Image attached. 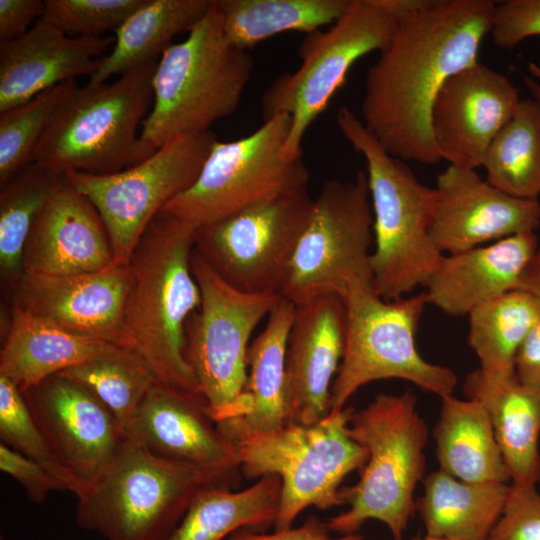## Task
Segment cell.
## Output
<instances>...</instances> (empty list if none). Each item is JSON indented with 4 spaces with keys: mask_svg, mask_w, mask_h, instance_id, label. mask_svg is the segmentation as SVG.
Wrapping results in <instances>:
<instances>
[{
    "mask_svg": "<svg viewBox=\"0 0 540 540\" xmlns=\"http://www.w3.org/2000/svg\"><path fill=\"white\" fill-rule=\"evenodd\" d=\"M492 0H409L365 77L362 123L391 156L434 165L441 161L431 130L440 89L478 62L490 33Z\"/></svg>",
    "mask_w": 540,
    "mask_h": 540,
    "instance_id": "cell-1",
    "label": "cell"
},
{
    "mask_svg": "<svg viewBox=\"0 0 540 540\" xmlns=\"http://www.w3.org/2000/svg\"><path fill=\"white\" fill-rule=\"evenodd\" d=\"M194 247L192 225L163 212L152 220L128 265L124 327L158 382L202 395L185 355V326L201 303Z\"/></svg>",
    "mask_w": 540,
    "mask_h": 540,
    "instance_id": "cell-2",
    "label": "cell"
},
{
    "mask_svg": "<svg viewBox=\"0 0 540 540\" xmlns=\"http://www.w3.org/2000/svg\"><path fill=\"white\" fill-rule=\"evenodd\" d=\"M337 125L362 155L373 213L370 265L374 291L384 300L411 295L424 286L444 254L431 237L435 188L423 184L405 161L391 156L349 108Z\"/></svg>",
    "mask_w": 540,
    "mask_h": 540,
    "instance_id": "cell-3",
    "label": "cell"
},
{
    "mask_svg": "<svg viewBox=\"0 0 540 540\" xmlns=\"http://www.w3.org/2000/svg\"><path fill=\"white\" fill-rule=\"evenodd\" d=\"M254 60L226 38L212 0L186 39L171 44L154 72L153 105L142 122L140 138L157 150L170 139L209 131L232 115L252 76Z\"/></svg>",
    "mask_w": 540,
    "mask_h": 540,
    "instance_id": "cell-4",
    "label": "cell"
},
{
    "mask_svg": "<svg viewBox=\"0 0 540 540\" xmlns=\"http://www.w3.org/2000/svg\"><path fill=\"white\" fill-rule=\"evenodd\" d=\"M349 433L367 452L360 478L340 489L348 509L328 519L330 531L354 534L368 520L384 523L402 540L415 509L414 492L423 481L428 428L411 391L378 394L353 412Z\"/></svg>",
    "mask_w": 540,
    "mask_h": 540,
    "instance_id": "cell-5",
    "label": "cell"
},
{
    "mask_svg": "<svg viewBox=\"0 0 540 540\" xmlns=\"http://www.w3.org/2000/svg\"><path fill=\"white\" fill-rule=\"evenodd\" d=\"M232 480L159 457L125 436L103 474L77 497L75 522L105 540H166L203 489Z\"/></svg>",
    "mask_w": 540,
    "mask_h": 540,
    "instance_id": "cell-6",
    "label": "cell"
},
{
    "mask_svg": "<svg viewBox=\"0 0 540 540\" xmlns=\"http://www.w3.org/2000/svg\"><path fill=\"white\" fill-rule=\"evenodd\" d=\"M156 61L112 83L77 86L40 140L34 162L57 174H112L139 164L155 150L140 138L153 97ZM141 130V129H140Z\"/></svg>",
    "mask_w": 540,
    "mask_h": 540,
    "instance_id": "cell-7",
    "label": "cell"
},
{
    "mask_svg": "<svg viewBox=\"0 0 540 540\" xmlns=\"http://www.w3.org/2000/svg\"><path fill=\"white\" fill-rule=\"evenodd\" d=\"M407 2L351 0L347 10L329 28L305 34L298 48L300 66L277 77L261 99L264 121L280 114L291 117L281 151L284 158H302V142L308 128L344 84L353 64L385 47Z\"/></svg>",
    "mask_w": 540,
    "mask_h": 540,
    "instance_id": "cell-8",
    "label": "cell"
},
{
    "mask_svg": "<svg viewBox=\"0 0 540 540\" xmlns=\"http://www.w3.org/2000/svg\"><path fill=\"white\" fill-rule=\"evenodd\" d=\"M353 412L345 407L330 411L314 424L288 422L239 442L243 477L256 481L276 475L281 481L275 530L291 528L308 507L327 510L344 505L341 483L367 460L365 448L349 433Z\"/></svg>",
    "mask_w": 540,
    "mask_h": 540,
    "instance_id": "cell-9",
    "label": "cell"
},
{
    "mask_svg": "<svg viewBox=\"0 0 540 540\" xmlns=\"http://www.w3.org/2000/svg\"><path fill=\"white\" fill-rule=\"evenodd\" d=\"M342 301L346 337L331 387L330 411L345 408L362 386L381 379L405 380L440 398L452 395L457 375L425 360L416 346L419 321L428 305L424 291L384 300L367 287L350 292Z\"/></svg>",
    "mask_w": 540,
    "mask_h": 540,
    "instance_id": "cell-10",
    "label": "cell"
},
{
    "mask_svg": "<svg viewBox=\"0 0 540 540\" xmlns=\"http://www.w3.org/2000/svg\"><path fill=\"white\" fill-rule=\"evenodd\" d=\"M373 213L365 171L353 180L329 179L293 252L281 297L294 304L321 295L341 299L373 287Z\"/></svg>",
    "mask_w": 540,
    "mask_h": 540,
    "instance_id": "cell-11",
    "label": "cell"
},
{
    "mask_svg": "<svg viewBox=\"0 0 540 540\" xmlns=\"http://www.w3.org/2000/svg\"><path fill=\"white\" fill-rule=\"evenodd\" d=\"M290 127L291 117L280 114L246 137L217 140L194 183L161 212L196 229L307 188L310 172L303 159L288 160L281 153Z\"/></svg>",
    "mask_w": 540,
    "mask_h": 540,
    "instance_id": "cell-12",
    "label": "cell"
},
{
    "mask_svg": "<svg viewBox=\"0 0 540 540\" xmlns=\"http://www.w3.org/2000/svg\"><path fill=\"white\" fill-rule=\"evenodd\" d=\"M216 141L210 130L183 134L125 170L105 175L64 174L100 214L116 265H129L149 224L172 198L194 183Z\"/></svg>",
    "mask_w": 540,
    "mask_h": 540,
    "instance_id": "cell-13",
    "label": "cell"
},
{
    "mask_svg": "<svg viewBox=\"0 0 540 540\" xmlns=\"http://www.w3.org/2000/svg\"><path fill=\"white\" fill-rule=\"evenodd\" d=\"M191 268L201 303L185 326V355L217 423L243 391L252 332L281 296L235 289L195 247Z\"/></svg>",
    "mask_w": 540,
    "mask_h": 540,
    "instance_id": "cell-14",
    "label": "cell"
},
{
    "mask_svg": "<svg viewBox=\"0 0 540 540\" xmlns=\"http://www.w3.org/2000/svg\"><path fill=\"white\" fill-rule=\"evenodd\" d=\"M313 204L307 188L260 202L196 228L195 249L235 289L280 295Z\"/></svg>",
    "mask_w": 540,
    "mask_h": 540,
    "instance_id": "cell-15",
    "label": "cell"
},
{
    "mask_svg": "<svg viewBox=\"0 0 540 540\" xmlns=\"http://www.w3.org/2000/svg\"><path fill=\"white\" fill-rule=\"evenodd\" d=\"M21 392L54 455L76 482L78 497L106 470L124 430L90 391L60 374Z\"/></svg>",
    "mask_w": 540,
    "mask_h": 540,
    "instance_id": "cell-16",
    "label": "cell"
},
{
    "mask_svg": "<svg viewBox=\"0 0 540 540\" xmlns=\"http://www.w3.org/2000/svg\"><path fill=\"white\" fill-rule=\"evenodd\" d=\"M521 99L509 78L479 61L451 76L431 111L441 160L463 168L482 167L489 146Z\"/></svg>",
    "mask_w": 540,
    "mask_h": 540,
    "instance_id": "cell-17",
    "label": "cell"
},
{
    "mask_svg": "<svg viewBox=\"0 0 540 540\" xmlns=\"http://www.w3.org/2000/svg\"><path fill=\"white\" fill-rule=\"evenodd\" d=\"M434 188L431 237L444 255L535 232L540 226V199L509 195L475 169L448 165Z\"/></svg>",
    "mask_w": 540,
    "mask_h": 540,
    "instance_id": "cell-18",
    "label": "cell"
},
{
    "mask_svg": "<svg viewBox=\"0 0 540 540\" xmlns=\"http://www.w3.org/2000/svg\"><path fill=\"white\" fill-rule=\"evenodd\" d=\"M129 266L71 274H26L17 280L16 304L72 333L132 349L124 327Z\"/></svg>",
    "mask_w": 540,
    "mask_h": 540,
    "instance_id": "cell-19",
    "label": "cell"
},
{
    "mask_svg": "<svg viewBox=\"0 0 540 540\" xmlns=\"http://www.w3.org/2000/svg\"><path fill=\"white\" fill-rule=\"evenodd\" d=\"M151 453L234 478L239 447L218 428L202 395L156 381L126 431Z\"/></svg>",
    "mask_w": 540,
    "mask_h": 540,
    "instance_id": "cell-20",
    "label": "cell"
},
{
    "mask_svg": "<svg viewBox=\"0 0 540 540\" xmlns=\"http://www.w3.org/2000/svg\"><path fill=\"white\" fill-rule=\"evenodd\" d=\"M346 308L337 295L295 304L286 354L288 420L310 425L330 412L345 346Z\"/></svg>",
    "mask_w": 540,
    "mask_h": 540,
    "instance_id": "cell-21",
    "label": "cell"
},
{
    "mask_svg": "<svg viewBox=\"0 0 540 540\" xmlns=\"http://www.w3.org/2000/svg\"><path fill=\"white\" fill-rule=\"evenodd\" d=\"M113 265L100 214L63 174L34 221L24 251L23 273L71 275Z\"/></svg>",
    "mask_w": 540,
    "mask_h": 540,
    "instance_id": "cell-22",
    "label": "cell"
},
{
    "mask_svg": "<svg viewBox=\"0 0 540 540\" xmlns=\"http://www.w3.org/2000/svg\"><path fill=\"white\" fill-rule=\"evenodd\" d=\"M114 42V36H68L42 20L0 42V113L76 77H90Z\"/></svg>",
    "mask_w": 540,
    "mask_h": 540,
    "instance_id": "cell-23",
    "label": "cell"
},
{
    "mask_svg": "<svg viewBox=\"0 0 540 540\" xmlns=\"http://www.w3.org/2000/svg\"><path fill=\"white\" fill-rule=\"evenodd\" d=\"M537 247L535 232L526 231L444 255L425 285L427 303L450 316H468L479 305L520 289Z\"/></svg>",
    "mask_w": 540,
    "mask_h": 540,
    "instance_id": "cell-24",
    "label": "cell"
},
{
    "mask_svg": "<svg viewBox=\"0 0 540 540\" xmlns=\"http://www.w3.org/2000/svg\"><path fill=\"white\" fill-rule=\"evenodd\" d=\"M295 304L281 297L247 350V378L237 401L217 422L237 446L245 438L275 431L289 422L286 354Z\"/></svg>",
    "mask_w": 540,
    "mask_h": 540,
    "instance_id": "cell-25",
    "label": "cell"
},
{
    "mask_svg": "<svg viewBox=\"0 0 540 540\" xmlns=\"http://www.w3.org/2000/svg\"><path fill=\"white\" fill-rule=\"evenodd\" d=\"M466 398L483 404L512 484L540 482V387L521 383L512 375H491L479 368L463 384Z\"/></svg>",
    "mask_w": 540,
    "mask_h": 540,
    "instance_id": "cell-26",
    "label": "cell"
},
{
    "mask_svg": "<svg viewBox=\"0 0 540 540\" xmlns=\"http://www.w3.org/2000/svg\"><path fill=\"white\" fill-rule=\"evenodd\" d=\"M116 347L121 346L72 333L15 305L1 349L0 376L24 391Z\"/></svg>",
    "mask_w": 540,
    "mask_h": 540,
    "instance_id": "cell-27",
    "label": "cell"
},
{
    "mask_svg": "<svg viewBox=\"0 0 540 540\" xmlns=\"http://www.w3.org/2000/svg\"><path fill=\"white\" fill-rule=\"evenodd\" d=\"M423 485L415 509L426 535L448 540H488L510 491L507 483L466 482L440 469L427 475Z\"/></svg>",
    "mask_w": 540,
    "mask_h": 540,
    "instance_id": "cell-28",
    "label": "cell"
},
{
    "mask_svg": "<svg viewBox=\"0 0 540 540\" xmlns=\"http://www.w3.org/2000/svg\"><path fill=\"white\" fill-rule=\"evenodd\" d=\"M441 399L433 431L439 469L466 482L507 483L511 480L483 404L452 395Z\"/></svg>",
    "mask_w": 540,
    "mask_h": 540,
    "instance_id": "cell-29",
    "label": "cell"
},
{
    "mask_svg": "<svg viewBox=\"0 0 540 540\" xmlns=\"http://www.w3.org/2000/svg\"><path fill=\"white\" fill-rule=\"evenodd\" d=\"M212 0H145L115 32L112 50L100 58L89 83L159 60L172 39L189 31L206 13Z\"/></svg>",
    "mask_w": 540,
    "mask_h": 540,
    "instance_id": "cell-30",
    "label": "cell"
},
{
    "mask_svg": "<svg viewBox=\"0 0 540 540\" xmlns=\"http://www.w3.org/2000/svg\"><path fill=\"white\" fill-rule=\"evenodd\" d=\"M280 494L281 481L276 475L263 476L239 491L207 487L166 540H226L243 528L265 529L274 525Z\"/></svg>",
    "mask_w": 540,
    "mask_h": 540,
    "instance_id": "cell-31",
    "label": "cell"
},
{
    "mask_svg": "<svg viewBox=\"0 0 540 540\" xmlns=\"http://www.w3.org/2000/svg\"><path fill=\"white\" fill-rule=\"evenodd\" d=\"M351 0H216L224 34L247 50L287 31L305 34L333 24Z\"/></svg>",
    "mask_w": 540,
    "mask_h": 540,
    "instance_id": "cell-32",
    "label": "cell"
},
{
    "mask_svg": "<svg viewBox=\"0 0 540 540\" xmlns=\"http://www.w3.org/2000/svg\"><path fill=\"white\" fill-rule=\"evenodd\" d=\"M467 341L484 373L514 374L517 351L540 319V301L517 289L497 296L468 314Z\"/></svg>",
    "mask_w": 540,
    "mask_h": 540,
    "instance_id": "cell-33",
    "label": "cell"
},
{
    "mask_svg": "<svg viewBox=\"0 0 540 540\" xmlns=\"http://www.w3.org/2000/svg\"><path fill=\"white\" fill-rule=\"evenodd\" d=\"M482 167L486 180L519 198L540 199V102L523 98L496 135Z\"/></svg>",
    "mask_w": 540,
    "mask_h": 540,
    "instance_id": "cell-34",
    "label": "cell"
},
{
    "mask_svg": "<svg viewBox=\"0 0 540 540\" xmlns=\"http://www.w3.org/2000/svg\"><path fill=\"white\" fill-rule=\"evenodd\" d=\"M85 387L116 418L125 434L144 397L157 381L132 349L116 347L58 373Z\"/></svg>",
    "mask_w": 540,
    "mask_h": 540,
    "instance_id": "cell-35",
    "label": "cell"
},
{
    "mask_svg": "<svg viewBox=\"0 0 540 540\" xmlns=\"http://www.w3.org/2000/svg\"><path fill=\"white\" fill-rule=\"evenodd\" d=\"M62 175L33 162L1 185L0 265L5 277L22 276L32 226Z\"/></svg>",
    "mask_w": 540,
    "mask_h": 540,
    "instance_id": "cell-36",
    "label": "cell"
},
{
    "mask_svg": "<svg viewBox=\"0 0 540 540\" xmlns=\"http://www.w3.org/2000/svg\"><path fill=\"white\" fill-rule=\"evenodd\" d=\"M77 86L75 80L59 84L0 113L1 185L34 162L40 140Z\"/></svg>",
    "mask_w": 540,
    "mask_h": 540,
    "instance_id": "cell-37",
    "label": "cell"
},
{
    "mask_svg": "<svg viewBox=\"0 0 540 540\" xmlns=\"http://www.w3.org/2000/svg\"><path fill=\"white\" fill-rule=\"evenodd\" d=\"M0 437L1 443L46 466L70 492L78 494L76 482L54 455L22 392L3 376H0Z\"/></svg>",
    "mask_w": 540,
    "mask_h": 540,
    "instance_id": "cell-38",
    "label": "cell"
},
{
    "mask_svg": "<svg viewBox=\"0 0 540 540\" xmlns=\"http://www.w3.org/2000/svg\"><path fill=\"white\" fill-rule=\"evenodd\" d=\"M145 0H44L39 20L68 36H101L116 30Z\"/></svg>",
    "mask_w": 540,
    "mask_h": 540,
    "instance_id": "cell-39",
    "label": "cell"
},
{
    "mask_svg": "<svg viewBox=\"0 0 540 540\" xmlns=\"http://www.w3.org/2000/svg\"><path fill=\"white\" fill-rule=\"evenodd\" d=\"M488 540H540V494L534 485H510L502 516Z\"/></svg>",
    "mask_w": 540,
    "mask_h": 540,
    "instance_id": "cell-40",
    "label": "cell"
},
{
    "mask_svg": "<svg viewBox=\"0 0 540 540\" xmlns=\"http://www.w3.org/2000/svg\"><path fill=\"white\" fill-rule=\"evenodd\" d=\"M489 34L494 45L508 50L527 38L540 36V0L496 3Z\"/></svg>",
    "mask_w": 540,
    "mask_h": 540,
    "instance_id": "cell-41",
    "label": "cell"
},
{
    "mask_svg": "<svg viewBox=\"0 0 540 540\" xmlns=\"http://www.w3.org/2000/svg\"><path fill=\"white\" fill-rule=\"evenodd\" d=\"M0 469L17 481L34 503H43L52 491H69L46 466L0 443Z\"/></svg>",
    "mask_w": 540,
    "mask_h": 540,
    "instance_id": "cell-42",
    "label": "cell"
},
{
    "mask_svg": "<svg viewBox=\"0 0 540 540\" xmlns=\"http://www.w3.org/2000/svg\"><path fill=\"white\" fill-rule=\"evenodd\" d=\"M45 4L41 0H0V42L14 40L42 17Z\"/></svg>",
    "mask_w": 540,
    "mask_h": 540,
    "instance_id": "cell-43",
    "label": "cell"
},
{
    "mask_svg": "<svg viewBox=\"0 0 540 540\" xmlns=\"http://www.w3.org/2000/svg\"><path fill=\"white\" fill-rule=\"evenodd\" d=\"M330 532L326 522L312 516L298 527L275 530L270 534L243 528L232 533L226 540H363L357 533L331 536Z\"/></svg>",
    "mask_w": 540,
    "mask_h": 540,
    "instance_id": "cell-44",
    "label": "cell"
},
{
    "mask_svg": "<svg viewBox=\"0 0 540 540\" xmlns=\"http://www.w3.org/2000/svg\"><path fill=\"white\" fill-rule=\"evenodd\" d=\"M514 374L521 383L540 387V319L517 351Z\"/></svg>",
    "mask_w": 540,
    "mask_h": 540,
    "instance_id": "cell-45",
    "label": "cell"
},
{
    "mask_svg": "<svg viewBox=\"0 0 540 540\" xmlns=\"http://www.w3.org/2000/svg\"><path fill=\"white\" fill-rule=\"evenodd\" d=\"M520 289L531 293L540 301V244L523 273Z\"/></svg>",
    "mask_w": 540,
    "mask_h": 540,
    "instance_id": "cell-46",
    "label": "cell"
},
{
    "mask_svg": "<svg viewBox=\"0 0 540 540\" xmlns=\"http://www.w3.org/2000/svg\"><path fill=\"white\" fill-rule=\"evenodd\" d=\"M523 85L530 93L531 97L540 102V82L529 74L521 73Z\"/></svg>",
    "mask_w": 540,
    "mask_h": 540,
    "instance_id": "cell-47",
    "label": "cell"
},
{
    "mask_svg": "<svg viewBox=\"0 0 540 540\" xmlns=\"http://www.w3.org/2000/svg\"><path fill=\"white\" fill-rule=\"evenodd\" d=\"M528 74L540 82V65L529 62L527 65Z\"/></svg>",
    "mask_w": 540,
    "mask_h": 540,
    "instance_id": "cell-48",
    "label": "cell"
},
{
    "mask_svg": "<svg viewBox=\"0 0 540 540\" xmlns=\"http://www.w3.org/2000/svg\"><path fill=\"white\" fill-rule=\"evenodd\" d=\"M411 540H448V539H441V538H434L430 536H415Z\"/></svg>",
    "mask_w": 540,
    "mask_h": 540,
    "instance_id": "cell-49",
    "label": "cell"
}]
</instances>
